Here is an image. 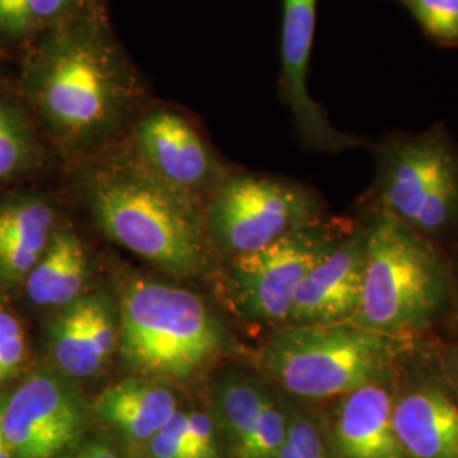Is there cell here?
Returning <instances> with one entry per match:
<instances>
[{
	"mask_svg": "<svg viewBox=\"0 0 458 458\" xmlns=\"http://www.w3.org/2000/svg\"><path fill=\"white\" fill-rule=\"evenodd\" d=\"M53 24L31 65V98L60 140L87 147L123 124L141 87L102 0H83Z\"/></svg>",
	"mask_w": 458,
	"mask_h": 458,
	"instance_id": "6da1fadb",
	"label": "cell"
},
{
	"mask_svg": "<svg viewBox=\"0 0 458 458\" xmlns=\"http://www.w3.org/2000/svg\"><path fill=\"white\" fill-rule=\"evenodd\" d=\"M87 197L100 228L119 245L177 277H196L208 260L196 199L155 177L131 151L98 166Z\"/></svg>",
	"mask_w": 458,
	"mask_h": 458,
	"instance_id": "7a4b0ae2",
	"label": "cell"
},
{
	"mask_svg": "<svg viewBox=\"0 0 458 458\" xmlns=\"http://www.w3.org/2000/svg\"><path fill=\"white\" fill-rule=\"evenodd\" d=\"M365 233V267L355 327L395 338L423 333L450 299V276L428 238L380 208Z\"/></svg>",
	"mask_w": 458,
	"mask_h": 458,
	"instance_id": "3957f363",
	"label": "cell"
},
{
	"mask_svg": "<svg viewBox=\"0 0 458 458\" xmlns=\"http://www.w3.org/2000/svg\"><path fill=\"white\" fill-rule=\"evenodd\" d=\"M406 342L353 323L289 325L265 344L263 369L285 393L327 401L387 380Z\"/></svg>",
	"mask_w": 458,
	"mask_h": 458,
	"instance_id": "277c9868",
	"label": "cell"
},
{
	"mask_svg": "<svg viewBox=\"0 0 458 458\" xmlns=\"http://www.w3.org/2000/svg\"><path fill=\"white\" fill-rule=\"evenodd\" d=\"M123 360L145 378H189L206 369L223 346L217 319L196 294L179 287L132 280L121 295Z\"/></svg>",
	"mask_w": 458,
	"mask_h": 458,
	"instance_id": "5b68a950",
	"label": "cell"
},
{
	"mask_svg": "<svg viewBox=\"0 0 458 458\" xmlns=\"http://www.w3.org/2000/svg\"><path fill=\"white\" fill-rule=\"evenodd\" d=\"M378 206L423 236L438 234L458 216V158L445 134L426 132L382 151Z\"/></svg>",
	"mask_w": 458,
	"mask_h": 458,
	"instance_id": "8992f818",
	"label": "cell"
},
{
	"mask_svg": "<svg viewBox=\"0 0 458 458\" xmlns=\"http://www.w3.org/2000/svg\"><path fill=\"white\" fill-rule=\"evenodd\" d=\"M316 209L311 194L297 183L240 174L216 185L209 225L216 240L236 257L311 226Z\"/></svg>",
	"mask_w": 458,
	"mask_h": 458,
	"instance_id": "52a82bcc",
	"label": "cell"
},
{
	"mask_svg": "<svg viewBox=\"0 0 458 458\" xmlns=\"http://www.w3.org/2000/svg\"><path fill=\"white\" fill-rule=\"evenodd\" d=\"M331 245L323 231L306 226L260 250L236 255L231 263L236 302L251 319L287 323L299 285Z\"/></svg>",
	"mask_w": 458,
	"mask_h": 458,
	"instance_id": "ba28073f",
	"label": "cell"
},
{
	"mask_svg": "<svg viewBox=\"0 0 458 458\" xmlns=\"http://www.w3.org/2000/svg\"><path fill=\"white\" fill-rule=\"evenodd\" d=\"M0 426L13 457H60L82 435V395L64 377L36 372L5 399Z\"/></svg>",
	"mask_w": 458,
	"mask_h": 458,
	"instance_id": "9c48e42d",
	"label": "cell"
},
{
	"mask_svg": "<svg viewBox=\"0 0 458 458\" xmlns=\"http://www.w3.org/2000/svg\"><path fill=\"white\" fill-rule=\"evenodd\" d=\"M132 151L155 177L192 199L217 174L213 151L202 134L170 107H155L138 121Z\"/></svg>",
	"mask_w": 458,
	"mask_h": 458,
	"instance_id": "30bf717a",
	"label": "cell"
},
{
	"mask_svg": "<svg viewBox=\"0 0 458 458\" xmlns=\"http://www.w3.org/2000/svg\"><path fill=\"white\" fill-rule=\"evenodd\" d=\"M316 5L318 0H284L280 45L282 96L294 114L299 131L311 147L342 149L359 145L361 140L335 130L308 89Z\"/></svg>",
	"mask_w": 458,
	"mask_h": 458,
	"instance_id": "8fae6325",
	"label": "cell"
},
{
	"mask_svg": "<svg viewBox=\"0 0 458 458\" xmlns=\"http://www.w3.org/2000/svg\"><path fill=\"white\" fill-rule=\"evenodd\" d=\"M365 267V233L333 243L297 289L289 325L352 323L359 311Z\"/></svg>",
	"mask_w": 458,
	"mask_h": 458,
	"instance_id": "7c38bea8",
	"label": "cell"
},
{
	"mask_svg": "<svg viewBox=\"0 0 458 458\" xmlns=\"http://www.w3.org/2000/svg\"><path fill=\"white\" fill-rule=\"evenodd\" d=\"M395 435L410 458H458V397L425 378L394 394Z\"/></svg>",
	"mask_w": 458,
	"mask_h": 458,
	"instance_id": "4fadbf2b",
	"label": "cell"
},
{
	"mask_svg": "<svg viewBox=\"0 0 458 458\" xmlns=\"http://www.w3.org/2000/svg\"><path fill=\"white\" fill-rule=\"evenodd\" d=\"M387 380L340 397L329 443L336 458H410L394 429V393Z\"/></svg>",
	"mask_w": 458,
	"mask_h": 458,
	"instance_id": "5bb4252c",
	"label": "cell"
},
{
	"mask_svg": "<svg viewBox=\"0 0 458 458\" xmlns=\"http://www.w3.org/2000/svg\"><path fill=\"white\" fill-rule=\"evenodd\" d=\"M177 411L174 393L145 377L111 386L94 403L98 418L134 443L149 442Z\"/></svg>",
	"mask_w": 458,
	"mask_h": 458,
	"instance_id": "9a60e30c",
	"label": "cell"
},
{
	"mask_svg": "<svg viewBox=\"0 0 458 458\" xmlns=\"http://www.w3.org/2000/svg\"><path fill=\"white\" fill-rule=\"evenodd\" d=\"M87 276L89 259L81 238L73 231L56 229L26 278V289L38 306L66 308L82 297Z\"/></svg>",
	"mask_w": 458,
	"mask_h": 458,
	"instance_id": "2e32d148",
	"label": "cell"
},
{
	"mask_svg": "<svg viewBox=\"0 0 458 458\" xmlns=\"http://www.w3.org/2000/svg\"><path fill=\"white\" fill-rule=\"evenodd\" d=\"M51 355L68 377H90L106 365L92 333V295L81 297L49 327Z\"/></svg>",
	"mask_w": 458,
	"mask_h": 458,
	"instance_id": "e0dca14e",
	"label": "cell"
},
{
	"mask_svg": "<svg viewBox=\"0 0 458 458\" xmlns=\"http://www.w3.org/2000/svg\"><path fill=\"white\" fill-rule=\"evenodd\" d=\"M267 395L262 386L243 378L229 380L219 389L217 414L233 458H240L245 452L259 425Z\"/></svg>",
	"mask_w": 458,
	"mask_h": 458,
	"instance_id": "ac0fdd59",
	"label": "cell"
},
{
	"mask_svg": "<svg viewBox=\"0 0 458 458\" xmlns=\"http://www.w3.org/2000/svg\"><path fill=\"white\" fill-rule=\"evenodd\" d=\"M55 214L39 199H17L0 206V238L45 251L53 234Z\"/></svg>",
	"mask_w": 458,
	"mask_h": 458,
	"instance_id": "d6986e66",
	"label": "cell"
},
{
	"mask_svg": "<svg viewBox=\"0 0 458 458\" xmlns=\"http://www.w3.org/2000/svg\"><path fill=\"white\" fill-rule=\"evenodd\" d=\"M33 158V138L14 107L0 100V181L24 170Z\"/></svg>",
	"mask_w": 458,
	"mask_h": 458,
	"instance_id": "ffe728a7",
	"label": "cell"
},
{
	"mask_svg": "<svg viewBox=\"0 0 458 458\" xmlns=\"http://www.w3.org/2000/svg\"><path fill=\"white\" fill-rule=\"evenodd\" d=\"M333 448L319 423L302 411L287 410V437L276 458H333Z\"/></svg>",
	"mask_w": 458,
	"mask_h": 458,
	"instance_id": "44dd1931",
	"label": "cell"
},
{
	"mask_svg": "<svg viewBox=\"0 0 458 458\" xmlns=\"http://www.w3.org/2000/svg\"><path fill=\"white\" fill-rule=\"evenodd\" d=\"M287 437V410L270 394L265 399L255 433L240 458H276Z\"/></svg>",
	"mask_w": 458,
	"mask_h": 458,
	"instance_id": "7402d4cb",
	"label": "cell"
},
{
	"mask_svg": "<svg viewBox=\"0 0 458 458\" xmlns=\"http://www.w3.org/2000/svg\"><path fill=\"white\" fill-rule=\"evenodd\" d=\"M425 33L443 45H458V0H404Z\"/></svg>",
	"mask_w": 458,
	"mask_h": 458,
	"instance_id": "603a6c76",
	"label": "cell"
},
{
	"mask_svg": "<svg viewBox=\"0 0 458 458\" xmlns=\"http://www.w3.org/2000/svg\"><path fill=\"white\" fill-rule=\"evenodd\" d=\"M147 445L149 458H197L189 437V412L177 411Z\"/></svg>",
	"mask_w": 458,
	"mask_h": 458,
	"instance_id": "cb8c5ba5",
	"label": "cell"
},
{
	"mask_svg": "<svg viewBox=\"0 0 458 458\" xmlns=\"http://www.w3.org/2000/svg\"><path fill=\"white\" fill-rule=\"evenodd\" d=\"M41 255V251L30 246L0 238V277L5 282H19L28 278L34 265L39 262Z\"/></svg>",
	"mask_w": 458,
	"mask_h": 458,
	"instance_id": "d4e9b609",
	"label": "cell"
},
{
	"mask_svg": "<svg viewBox=\"0 0 458 458\" xmlns=\"http://www.w3.org/2000/svg\"><path fill=\"white\" fill-rule=\"evenodd\" d=\"M189 437L197 458H217V429L209 414L189 412Z\"/></svg>",
	"mask_w": 458,
	"mask_h": 458,
	"instance_id": "484cf974",
	"label": "cell"
},
{
	"mask_svg": "<svg viewBox=\"0 0 458 458\" xmlns=\"http://www.w3.org/2000/svg\"><path fill=\"white\" fill-rule=\"evenodd\" d=\"M36 24L30 0H0V31L7 36H24Z\"/></svg>",
	"mask_w": 458,
	"mask_h": 458,
	"instance_id": "4316f807",
	"label": "cell"
},
{
	"mask_svg": "<svg viewBox=\"0 0 458 458\" xmlns=\"http://www.w3.org/2000/svg\"><path fill=\"white\" fill-rule=\"evenodd\" d=\"M26 360V336L24 333L0 344V382L16 376Z\"/></svg>",
	"mask_w": 458,
	"mask_h": 458,
	"instance_id": "83f0119b",
	"label": "cell"
},
{
	"mask_svg": "<svg viewBox=\"0 0 458 458\" xmlns=\"http://www.w3.org/2000/svg\"><path fill=\"white\" fill-rule=\"evenodd\" d=\"M83 0H30L36 22H55L72 13Z\"/></svg>",
	"mask_w": 458,
	"mask_h": 458,
	"instance_id": "f1b7e54d",
	"label": "cell"
},
{
	"mask_svg": "<svg viewBox=\"0 0 458 458\" xmlns=\"http://www.w3.org/2000/svg\"><path fill=\"white\" fill-rule=\"evenodd\" d=\"M66 458H119L114 448L107 443L92 442L81 446L77 452Z\"/></svg>",
	"mask_w": 458,
	"mask_h": 458,
	"instance_id": "f546056e",
	"label": "cell"
},
{
	"mask_svg": "<svg viewBox=\"0 0 458 458\" xmlns=\"http://www.w3.org/2000/svg\"><path fill=\"white\" fill-rule=\"evenodd\" d=\"M448 374H450V382L454 384V389L458 395V350L450 353L448 357Z\"/></svg>",
	"mask_w": 458,
	"mask_h": 458,
	"instance_id": "4dcf8cb0",
	"label": "cell"
},
{
	"mask_svg": "<svg viewBox=\"0 0 458 458\" xmlns=\"http://www.w3.org/2000/svg\"><path fill=\"white\" fill-rule=\"evenodd\" d=\"M0 458H14L13 457V452L9 448V445L4 438V433H2V426H0Z\"/></svg>",
	"mask_w": 458,
	"mask_h": 458,
	"instance_id": "1f68e13d",
	"label": "cell"
},
{
	"mask_svg": "<svg viewBox=\"0 0 458 458\" xmlns=\"http://www.w3.org/2000/svg\"><path fill=\"white\" fill-rule=\"evenodd\" d=\"M5 399H7V395L0 394V423H2V412H4V404H5Z\"/></svg>",
	"mask_w": 458,
	"mask_h": 458,
	"instance_id": "d6a6232c",
	"label": "cell"
},
{
	"mask_svg": "<svg viewBox=\"0 0 458 458\" xmlns=\"http://www.w3.org/2000/svg\"><path fill=\"white\" fill-rule=\"evenodd\" d=\"M455 314H457V318H458V294H457V299H455Z\"/></svg>",
	"mask_w": 458,
	"mask_h": 458,
	"instance_id": "836d02e7",
	"label": "cell"
},
{
	"mask_svg": "<svg viewBox=\"0 0 458 458\" xmlns=\"http://www.w3.org/2000/svg\"><path fill=\"white\" fill-rule=\"evenodd\" d=\"M141 458H143V457H141Z\"/></svg>",
	"mask_w": 458,
	"mask_h": 458,
	"instance_id": "e575fe53",
	"label": "cell"
}]
</instances>
